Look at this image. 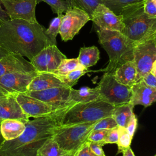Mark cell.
<instances>
[{
  "label": "cell",
  "instance_id": "obj_22",
  "mask_svg": "<svg viewBox=\"0 0 156 156\" xmlns=\"http://www.w3.org/2000/svg\"><path fill=\"white\" fill-rule=\"evenodd\" d=\"M101 99L98 87H83L78 90L71 89L69 101L75 103H87Z\"/></svg>",
  "mask_w": 156,
  "mask_h": 156
},
{
  "label": "cell",
  "instance_id": "obj_18",
  "mask_svg": "<svg viewBox=\"0 0 156 156\" xmlns=\"http://www.w3.org/2000/svg\"><path fill=\"white\" fill-rule=\"evenodd\" d=\"M15 71L36 72L30 62L21 55L9 54L0 59V77L5 74Z\"/></svg>",
  "mask_w": 156,
  "mask_h": 156
},
{
  "label": "cell",
  "instance_id": "obj_49",
  "mask_svg": "<svg viewBox=\"0 0 156 156\" xmlns=\"http://www.w3.org/2000/svg\"><path fill=\"white\" fill-rule=\"evenodd\" d=\"M1 24H2V23H1V21H0V26H1Z\"/></svg>",
  "mask_w": 156,
  "mask_h": 156
},
{
  "label": "cell",
  "instance_id": "obj_14",
  "mask_svg": "<svg viewBox=\"0 0 156 156\" xmlns=\"http://www.w3.org/2000/svg\"><path fill=\"white\" fill-rule=\"evenodd\" d=\"M15 96L23 111L29 118L42 117L58 108L26 93H17Z\"/></svg>",
  "mask_w": 156,
  "mask_h": 156
},
{
  "label": "cell",
  "instance_id": "obj_47",
  "mask_svg": "<svg viewBox=\"0 0 156 156\" xmlns=\"http://www.w3.org/2000/svg\"><path fill=\"white\" fill-rule=\"evenodd\" d=\"M153 38L155 42V44H156V32L154 34V35H153Z\"/></svg>",
  "mask_w": 156,
  "mask_h": 156
},
{
  "label": "cell",
  "instance_id": "obj_17",
  "mask_svg": "<svg viewBox=\"0 0 156 156\" xmlns=\"http://www.w3.org/2000/svg\"><path fill=\"white\" fill-rule=\"evenodd\" d=\"M7 119H17L24 123L29 120L21 108L15 94H9L0 99V121Z\"/></svg>",
  "mask_w": 156,
  "mask_h": 156
},
{
  "label": "cell",
  "instance_id": "obj_24",
  "mask_svg": "<svg viewBox=\"0 0 156 156\" xmlns=\"http://www.w3.org/2000/svg\"><path fill=\"white\" fill-rule=\"evenodd\" d=\"M99 58V51L95 46L81 48L77 57L79 63L87 69L96 65Z\"/></svg>",
  "mask_w": 156,
  "mask_h": 156
},
{
  "label": "cell",
  "instance_id": "obj_28",
  "mask_svg": "<svg viewBox=\"0 0 156 156\" xmlns=\"http://www.w3.org/2000/svg\"><path fill=\"white\" fill-rule=\"evenodd\" d=\"M81 66H83L79 63L77 58H66L62 60L60 65L53 73L57 76H65L68 73Z\"/></svg>",
  "mask_w": 156,
  "mask_h": 156
},
{
  "label": "cell",
  "instance_id": "obj_16",
  "mask_svg": "<svg viewBox=\"0 0 156 156\" xmlns=\"http://www.w3.org/2000/svg\"><path fill=\"white\" fill-rule=\"evenodd\" d=\"M132 96L130 103L133 105L149 107L156 102V90L147 85L143 79L131 87Z\"/></svg>",
  "mask_w": 156,
  "mask_h": 156
},
{
  "label": "cell",
  "instance_id": "obj_42",
  "mask_svg": "<svg viewBox=\"0 0 156 156\" xmlns=\"http://www.w3.org/2000/svg\"><path fill=\"white\" fill-rule=\"evenodd\" d=\"M122 156H135L130 147H127L122 152Z\"/></svg>",
  "mask_w": 156,
  "mask_h": 156
},
{
  "label": "cell",
  "instance_id": "obj_25",
  "mask_svg": "<svg viewBox=\"0 0 156 156\" xmlns=\"http://www.w3.org/2000/svg\"><path fill=\"white\" fill-rule=\"evenodd\" d=\"M133 107L134 105L131 104L130 102L115 107L112 116L115 119L118 126L126 127L129 121L133 114Z\"/></svg>",
  "mask_w": 156,
  "mask_h": 156
},
{
  "label": "cell",
  "instance_id": "obj_6",
  "mask_svg": "<svg viewBox=\"0 0 156 156\" xmlns=\"http://www.w3.org/2000/svg\"><path fill=\"white\" fill-rule=\"evenodd\" d=\"M96 122L61 125L57 128L52 137L62 149L74 153L87 141Z\"/></svg>",
  "mask_w": 156,
  "mask_h": 156
},
{
  "label": "cell",
  "instance_id": "obj_31",
  "mask_svg": "<svg viewBox=\"0 0 156 156\" xmlns=\"http://www.w3.org/2000/svg\"><path fill=\"white\" fill-rule=\"evenodd\" d=\"M132 138L126 127L118 126V140L116 144L118 145V152L122 153L126 149L130 147Z\"/></svg>",
  "mask_w": 156,
  "mask_h": 156
},
{
  "label": "cell",
  "instance_id": "obj_2",
  "mask_svg": "<svg viewBox=\"0 0 156 156\" xmlns=\"http://www.w3.org/2000/svg\"><path fill=\"white\" fill-rule=\"evenodd\" d=\"M45 30L38 21L9 20L0 26V45L9 53L26 57L30 61L42 49L53 45Z\"/></svg>",
  "mask_w": 156,
  "mask_h": 156
},
{
  "label": "cell",
  "instance_id": "obj_48",
  "mask_svg": "<svg viewBox=\"0 0 156 156\" xmlns=\"http://www.w3.org/2000/svg\"><path fill=\"white\" fill-rule=\"evenodd\" d=\"M152 1H154V2H155V3H156V0H152Z\"/></svg>",
  "mask_w": 156,
  "mask_h": 156
},
{
  "label": "cell",
  "instance_id": "obj_15",
  "mask_svg": "<svg viewBox=\"0 0 156 156\" xmlns=\"http://www.w3.org/2000/svg\"><path fill=\"white\" fill-rule=\"evenodd\" d=\"M71 88L66 86L58 87L41 91H27L25 93L55 108H58L71 102L69 97Z\"/></svg>",
  "mask_w": 156,
  "mask_h": 156
},
{
  "label": "cell",
  "instance_id": "obj_35",
  "mask_svg": "<svg viewBox=\"0 0 156 156\" xmlns=\"http://www.w3.org/2000/svg\"><path fill=\"white\" fill-rule=\"evenodd\" d=\"M118 140V126L113 129L108 130L107 133L104 140L105 144H117Z\"/></svg>",
  "mask_w": 156,
  "mask_h": 156
},
{
  "label": "cell",
  "instance_id": "obj_50",
  "mask_svg": "<svg viewBox=\"0 0 156 156\" xmlns=\"http://www.w3.org/2000/svg\"><path fill=\"white\" fill-rule=\"evenodd\" d=\"M154 156H156V154H155V155H154Z\"/></svg>",
  "mask_w": 156,
  "mask_h": 156
},
{
  "label": "cell",
  "instance_id": "obj_26",
  "mask_svg": "<svg viewBox=\"0 0 156 156\" xmlns=\"http://www.w3.org/2000/svg\"><path fill=\"white\" fill-rule=\"evenodd\" d=\"M117 15H121L123 10L129 6L142 2L143 0H99Z\"/></svg>",
  "mask_w": 156,
  "mask_h": 156
},
{
  "label": "cell",
  "instance_id": "obj_4",
  "mask_svg": "<svg viewBox=\"0 0 156 156\" xmlns=\"http://www.w3.org/2000/svg\"><path fill=\"white\" fill-rule=\"evenodd\" d=\"M121 15L124 24L121 33L135 43L152 37L156 32V18L145 13L143 2L127 7Z\"/></svg>",
  "mask_w": 156,
  "mask_h": 156
},
{
  "label": "cell",
  "instance_id": "obj_40",
  "mask_svg": "<svg viewBox=\"0 0 156 156\" xmlns=\"http://www.w3.org/2000/svg\"><path fill=\"white\" fill-rule=\"evenodd\" d=\"M147 85L152 87L156 90V76L152 74L151 73L147 74L142 79Z\"/></svg>",
  "mask_w": 156,
  "mask_h": 156
},
{
  "label": "cell",
  "instance_id": "obj_33",
  "mask_svg": "<svg viewBox=\"0 0 156 156\" xmlns=\"http://www.w3.org/2000/svg\"><path fill=\"white\" fill-rule=\"evenodd\" d=\"M118 125L112 116L101 119L97 121L93 127V130H109L117 127Z\"/></svg>",
  "mask_w": 156,
  "mask_h": 156
},
{
  "label": "cell",
  "instance_id": "obj_30",
  "mask_svg": "<svg viewBox=\"0 0 156 156\" xmlns=\"http://www.w3.org/2000/svg\"><path fill=\"white\" fill-rule=\"evenodd\" d=\"M63 14L57 15L51 21L49 27L45 30V34L51 41L52 44L57 45L56 37L59 34L60 26L61 23L62 18Z\"/></svg>",
  "mask_w": 156,
  "mask_h": 156
},
{
  "label": "cell",
  "instance_id": "obj_11",
  "mask_svg": "<svg viewBox=\"0 0 156 156\" xmlns=\"http://www.w3.org/2000/svg\"><path fill=\"white\" fill-rule=\"evenodd\" d=\"M10 20L37 22L35 9L37 0H0Z\"/></svg>",
  "mask_w": 156,
  "mask_h": 156
},
{
  "label": "cell",
  "instance_id": "obj_12",
  "mask_svg": "<svg viewBox=\"0 0 156 156\" xmlns=\"http://www.w3.org/2000/svg\"><path fill=\"white\" fill-rule=\"evenodd\" d=\"M37 72L15 71L0 77V88L9 94L25 93Z\"/></svg>",
  "mask_w": 156,
  "mask_h": 156
},
{
  "label": "cell",
  "instance_id": "obj_38",
  "mask_svg": "<svg viewBox=\"0 0 156 156\" xmlns=\"http://www.w3.org/2000/svg\"><path fill=\"white\" fill-rule=\"evenodd\" d=\"M138 126V119L133 113L129 121L127 126H126V129L130 134V135L133 138L136 129Z\"/></svg>",
  "mask_w": 156,
  "mask_h": 156
},
{
  "label": "cell",
  "instance_id": "obj_45",
  "mask_svg": "<svg viewBox=\"0 0 156 156\" xmlns=\"http://www.w3.org/2000/svg\"><path fill=\"white\" fill-rule=\"evenodd\" d=\"M7 94H9V93H6L5 91H4V90H2V89L0 88V99L3 98V97H4V96H5Z\"/></svg>",
  "mask_w": 156,
  "mask_h": 156
},
{
  "label": "cell",
  "instance_id": "obj_43",
  "mask_svg": "<svg viewBox=\"0 0 156 156\" xmlns=\"http://www.w3.org/2000/svg\"><path fill=\"white\" fill-rule=\"evenodd\" d=\"M10 53H9L5 49H4L2 46L0 45V59L7 56Z\"/></svg>",
  "mask_w": 156,
  "mask_h": 156
},
{
  "label": "cell",
  "instance_id": "obj_19",
  "mask_svg": "<svg viewBox=\"0 0 156 156\" xmlns=\"http://www.w3.org/2000/svg\"><path fill=\"white\" fill-rule=\"evenodd\" d=\"M64 86L66 85L54 73L39 72L37 73L29 83L27 91H41L54 87Z\"/></svg>",
  "mask_w": 156,
  "mask_h": 156
},
{
  "label": "cell",
  "instance_id": "obj_20",
  "mask_svg": "<svg viewBox=\"0 0 156 156\" xmlns=\"http://www.w3.org/2000/svg\"><path fill=\"white\" fill-rule=\"evenodd\" d=\"M25 127V123L17 119H4L0 122L1 133L5 141L17 138L24 132Z\"/></svg>",
  "mask_w": 156,
  "mask_h": 156
},
{
  "label": "cell",
  "instance_id": "obj_5",
  "mask_svg": "<svg viewBox=\"0 0 156 156\" xmlns=\"http://www.w3.org/2000/svg\"><path fill=\"white\" fill-rule=\"evenodd\" d=\"M115 106L101 99L74 104L66 112L62 125L93 122L112 116Z\"/></svg>",
  "mask_w": 156,
  "mask_h": 156
},
{
  "label": "cell",
  "instance_id": "obj_13",
  "mask_svg": "<svg viewBox=\"0 0 156 156\" xmlns=\"http://www.w3.org/2000/svg\"><path fill=\"white\" fill-rule=\"evenodd\" d=\"M92 21L99 29L122 32L124 28L122 16L117 15L102 4H99L95 9Z\"/></svg>",
  "mask_w": 156,
  "mask_h": 156
},
{
  "label": "cell",
  "instance_id": "obj_41",
  "mask_svg": "<svg viewBox=\"0 0 156 156\" xmlns=\"http://www.w3.org/2000/svg\"><path fill=\"white\" fill-rule=\"evenodd\" d=\"M9 20H10L9 17L8 16L5 11L2 9V7L1 6V4L0 2V21L2 24V23L9 21Z\"/></svg>",
  "mask_w": 156,
  "mask_h": 156
},
{
  "label": "cell",
  "instance_id": "obj_8",
  "mask_svg": "<svg viewBox=\"0 0 156 156\" xmlns=\"http://www.w3.org/2000/svg\"><path fill=\"white\" fill-rule=\"evenodd\" d=\"M156 60V44L153 37L136 43L133 48V63L136 69V82L151 73Z\"/></svg>",
  "mask_w": 156,
  "mask_h": 156
},
{
  "label": "cell",
  "instance_id": "obj_29",
  "mask_svg": "<svg viewBox=\"0 0 156 156\" xmlns=\"http://www.w3.org/2000/svg\"><path fill=\"white\" fill-rule=\"evenodd\" d=\"M88 71L87 68L81 66L68 73L65 76H57L66 86L73 87V86L77 83L78 80Z\"/></svg>",
  "mask_w": 156,
  "mask_h": 156
},
{
  "label": "cell",
  "instance_id": "obj_3",
  "mask_svg": "<svg viewBox=\"0 0 156 156\" xmlns=\"http://www.w3.org/2000/svg\"><path fill=\"white\" fill-rule=\"evenodd\" d=\"M97 34L99 43L109 57L107 66L102 69L105 73L113 74L118 67L133 60V48L136 43L121 32L99 28Z\"/></svg>",
  "mask_w": 156,
  "mask_h": 156
},
{
  "label": "cell",
  "instance_id": "obj_23",
  "mask_svg": "<svg viewBox=\"0 0 156 156\" xmlns=\"http://www.w3.org/2000/svg\"><path fill=\"white\" fill-rule=\"evenodd\" d=\"M74 154L62 149L51 137L38 149L36 156H73Z\"/></svg>",
  "mask_w": 156,
  "mask_h": 156
},
{
  "label": "cell",
  "instance_id": "obj_51",
  "mask_svg": "<svg viewBox=\"0 0 156 156\" xmlns=\"http://www.w3.org/2000/svg\"><path fill=\"white\" fill-rule=\"evenodd\" d=\"M0 145H1V144H0ZM0 156H1V155H0Z\"/></svg>",
  "mask_w": 156,
  "mask_h": 156
},
{
  "label": "cell",
  "instance_id": "obj_1",
  "mask_svg": "<svg viewBox=\"0 0 156 156\" xmlns=\"http://www.w3.org/2000/svg\"><path fill=\"white\" fill-rule=\"evenodd\" d=\"M76 103L69 102L51 113L29 120L24 132L13 140L4 141L0 145L1 156H36L37 151L62 125L66 112Z\"/></svg>",
  "mask_w": 156,
  "mask_h": 156
},
{
  "label": "cell",
  "instance_id": "obj_52",
  "mask_svg": "<svg viewBox=\"0 0 156 156\" xmlns=\"http://www.w3.org/2000/svg\"><path fill=\"white\" fill-rule=\"evenodd\" d=\"M0 122H1V121H0Z\"/></svg>",
  "mask_w": 156,
  "mask_h": 156
},
{
  "label": "cell",
  "instance_id": "obj_34",
  "mask_svg": "<svg viewBox=\"0 0 156 156\" xmlns=\"http://www.w3.org/2000/svg\"><path fill=\"white\" fill-rule=\"evenodd\" d=\"M108 130H92L89 134L87 141L96 142V143H103L104 144V140L107 133Z\"/></svg>",
  "mask_w": 156,
  "mask_h": 156
},
{
  "label": "cell",
  "instance_id": "obj_27",
  "mask_svg": "<svg viewBox=\"0 0 156 156\" xmlns=\"http://www.w3.org/2000/svg\"><path fill=\"white\" fill-rule=\"evenodd\" d=\"M70 7H77L86 12L91 18L93 13L101 4L99 0H65Z\"/></svg>",
  "mask_w": 156,
  "mask_h": 156
},
{
  "label": "cell",
  "instance_id": "obj_39",
  "mask_svg": "<svg viewBox=\"0 0 156 156\" xmlns=\"http://www.w3.org/2000/svg\"><path fill=\"white\" fill-rule=\"evenodd\" d=\"M104 145L105 144L103 143L89 142V146L91 151L97 156H106L102 148Z\"/></svg>",
  "mask_w": 156,
  "mask_h": 156
},
{
  "label": "cell",
  "instance_id": "obj_44",
  "mask_svg": "<svg viewBox=\"0 0 156 156\" xmlns=\"http://www.w3.org/2000/svg\"><path fill=\"white\" fill-rule=\"evenodd\" d=\"M151 73L152 74H154V76H156V60L154 62V63H153V65H152Z\"/></svg>",
  "mask_w": 156,
  "mask_h": 156
},
{
  "label": "cell",
  "instance_id": "obj_9",
  "mask_svg": "<svg viewBox=\"0 0 156 156\" xmlns=\"http://www.w3.org/2000/svg\"><path fill=\"white\" fill-rule=\"evenodd\" d=\"M91 20L90 16L77 7H70L63 15L59 29L62 40L68 41L73 40L82 27Z\"/></svg>",
  "mask_w": 156,
  "mask_h": 156
},
{
  "label": "cell",
  "instance_id": "obj_7",
  "mask_svg": "<svg viewBox=\"0 0 156 156\" xmlns=\"http://www.w3.org/2000/svg\"><path fill=\"white\" fill-rule=\"evenodd\" d=\"M97 87L101 99L115 107L130 102L131 87L118 82L113 74L104 73Z\"/></svg>",
  "mask_w": 156,
  "mask_h": 156
},
{
  "label": "cell",
  "instance_id": "obj_32",
  "mask_svg": "<svg viewBox=\"0 0 156 156\" xmlns=\"http://www.w3.org/2000/svg\"><path fill=\"white\" fill-rule=\"evenodd\" d=\"M41 1L48 4L51 7L52 12L57 15L63 14L70 8L65 0H37L38 3Z\"/></svg>",
  "mask_w": 156,
  "mask_h": 156
},
{
  "label": "cell",
  "instance_id": "obj_21",
  "mask_svg": "<svg viewBox=\"0 0 156 156\" xmlns=\"http://www.w3.org/2000/svg\"><path fill=\"white\" fill-rule=\"evenodd\" d=\"M113 76L120 83L131 87L136 83V69L133 61L128 62L118 67Z\"/></svg>",
  "mask_w": 156,
  "mask_h": 156
},
{
  "label": "cell",
  "instance_id": "obj_37",
  "mask_svg": "<svg viewBox=\"0 0 156 156\" xmlns=\"http://www.w3.org/2000/svg\"><path fill=\"white\" fill-rule=\"evenodd\" d=\"M73 156H97L90 149L89 142L84 143L74 154Z\"/></svg>",
  "mask_w": 156,
  "mask_h": 156
},
{
  "label": "cell",
  "instance_id": "obj_36",
  "mask_svg": "<svg viewBox=\"0 0 156 156\" xmlns=\"http://www.w3.org/2000/svg\"><path fill=\"white\" fill-rule=\"evenodd\" d=\"M143 10L148 16L156 18V3L152 0H143Z\"/></svg>",
  "mask_w": 156,
  "mask_h": 156
},
{
  "label": "cell",
  "instance_id": "obj_10",
  "mask_svg": "<svg viewBox=\"0 0 156 156\" xmlns=\"http://www.w3.org/2000/svg\"><path fill=\"white\" fill-rule=\"evenodd\" d=\"M66 57L57 48V45H49L42 49L30 60L37 73H54L62 60Z\"/></svg>",
  "mask_w": 156,
  "mask_h": 156
},
{
  "label": "cell",
  "instance_id": "obj_46",
  "mask_svg": "<svg viewBox=\"0 0 156 156\" xmlns=\"http://www.w3.org/2000/svg\"><path fill=\"white\" fill-rule=\"evenodd\" d=\"M4 141V139L3 138V137H2V134H1V130H0V144L2 143Z\"/></svg>",
  "mask_w": 156,
  "mask_h": 156
}]
</instances>
